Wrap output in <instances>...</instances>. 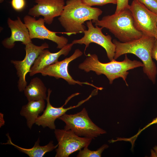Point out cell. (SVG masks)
<instances>
[{
  "instance_id": "obj_1",
  "label": "cell",
  "mask_w": 157,
  "mask_h": 157,
  "mask_svg": "<svg viewBox=\"0 0 157 157\" xmlns=\"http://www.w3.org/2000/svg\"><path fill=\"white\" fill-rule=\"evenodd\" d=\"M102 13L100 9L88 6L82 0H67L58 20L65 33L70 36L84 33L86 30L84 22L91 20L94 23Z\"/></svg>"
},
{
  "instance_id": "obj_2",
  "label": "cell",
  "mask_w": 157,
  "mask_h": 157,
  "mask_svg": "<svg viewBox=\"0 0 157 157\" xmlns=\"http://www.w3.org/2000/svg\"><path fill=\"white\" fill-rule=\"evenodd\" d=\"M156 39L154 37L143 35L140 38L126 42L114 39L115 46L114 59L127 53L133 54L142 61L143 72L154 84H155L157 74L156 64L152 60V51Z\"/></svg>"
},
{
  "instance_id": "obj_3",
  "label": "cell",
  "mask_w": 157,
  "mask_h": 157,
  "mask_svg": "<svg viewBox=\"0 0 157 157\" xmlns=\"http://www.w3.org/2000/svg\"><path fill=\"white\" fill-rule=\"evenodd\" d=\"M87 56L84 61L79 65V68L87 72L92 71L98 75H104L110 84L115 79L121 78L128 86L126 80L129 74L128 71L144 66L142 63L140 61L130 60L126 54H125L124 59L122 61H117L113 59L106 63L100 62L96 54L89 53Z\"/></svg>"
},
{
  "instance_id": "obj_4",
  "label": "cell",
  "mask_w": 157,
  "mask_h": 157,
  "mask_svg": "<svg viewBox=\"0 0 157 157\" xmlns=\"http://www.w3.org/2000/svg\"><path fill=\"white\" fill-rule=\"evenodd\" d=\"M95 26L105 28L122 42L142 37V33L135 28L131 13L129 9L118 14L105 16L94 23Z\"/></svg>"
},
{
  "instance_id": "obj_5",
  "label": "cell",
  "mask_w": 157,
  "mask_h": 157,
  "mask_svg": "<svg viewBox=\"0 0 157 157\" xmlns=\"http://www.w3.org/2000/svg\"><path fill=\"white\" fill-rule=\"evenodd\" d=\"M58 119L65 123L64 129L70 130L79 136L94 139L101 135L107 133L93 122L85 108L76 114H67L65 113Z\"/></svg>"
},
{
  "instance_id": "obj_6",
  "label": "cell",
  "mask_w": 157,
  "mask_h": 157,
  "mask_svg": "<svg viewBox=\"0 0 157 157\" xmlns=\"http://www.w3.org/2000/svg\"><path fill=\"white\" fill-rule=\"evenodd\" d=\"M54 133L58 142L55 157H68L74 152L88 147L92 139L80 137L70 130L56 129Z\"/></svg>"
},
{
  "instance_id": "obj_7",
  "label": "cell",
  "mask_w": 157,
  "mask_h": 157,
  "mask_svg": "<svg viewBox=\"0 0 157 157\" xmlns=\"http://www.w3.org/2000/svg\"><path fill=\"white\" fill-rule=\"evenodd\" d=\"M129 9L132 14L136 28L143 35L154 37L157 15L136 0H133Z\"/></svg>"
},
{
  "instance_id": "obj_8",
  "label": "cell",
  "mask_w": 157,
  "mask_h": 157,
  "mask_svg": "<svg viewBox=\"0 0 157 157\" xmlns=\"http://www.w3.org/2000/svg\"><path fill=\"white\" fill-rule=\"evenodd\" d=\"M88 30L84 32V35L81 39L75 40L72 43L74 44H84L85 45L84 53L89 44L91 43L97 44L102 47L105 50L107 56L110 61L114 59L115 56V46L112 41L110 35H105L102 33V27L98 26L95 27L93 25L92 21H86Z\"/></svg>"
},
{
  "instance_id": "obj_9",
  "label": "cell",
  "mask_w": 157,
  "mask_h": 157,
  "mask_svg": "<svg viewBox=\"0 0 157 157\" xmlns=\"http://www.w3.org/2000/svg\"><path fill=\"white\" fill-rule=\"evenodd\" d=\"M49 48L48 43L44 42L40 46H37L32 42L25 45L26 55L23 60H12L11 63L14 66L16 74L19 78L17 87L20 92L24 91L27 85L26 76L29 73L35 59L42 51Z\"/></svg>"
},
{
  "instance_id": "obj_10",
  "label": "cell",
  "mask_w": 157,
  "mask_h": 157,
  "mask_svg": "<svg viewBox=\"0 0 157 157\" xmlns=\"http://www.w3.org/2000/svg\"><path fill=\"white\" fill-rule=\"evenodd\" d=\"M52 90L49 88L47 90V95L46 100L47 102L46 108L44 110L42 114L38 117L36 121L35 124L38 126H41L43 128L48 127L52 130H55L56 126L55 121L57 119L66 113L67 111L71 109L78 107L85 102L88 100L92 97L97 94L96 91L93 90L89 96L85 99L79 102L76 105L64 108V106L66 105L68 101L72 97L75 96L73 94L66 100L63 105L59 107H55L51 104L50 101V97Z\"/></svg>"
},
{
  "instance_id": "obj_11",
  "label": "cell",
  "mask_w": 157,
  "mask_h": 157,
  "mask_svg": "<svg viewBox=\"0 0 157 157\" xmlns=\"http://www.w3.org/2000/svg\"><path fill=\"white\" fill-rule=\"evenodd\" d=\"M24 23L28 28L31 38L42 40L47 39L55 43L57 49H61L67 44L68 40L63 36H59L56 32L47 28L44 25L43 18L36 19L35 17L30 15L24 17Z\"/></svg>"
},
{
  "instance_id": "obj_12",
  "label": "cell",
  "mask_w": 157,
  "mask_h": 157,
  "mask_svg": "<svg viewBox=\"0 0 157 157\" xmlns=\"http://www.w3.org/2000/svg\"><path fill=\"white\" fill-rule=\"evenodd\" d=\"M82 54V52L80 49H77L73 54L69 57L45 67L40 71V73L44 76H48L53 77L57 79L63 78L70 85L78 84L81 86L83 84L88 85L101 90L102 88L97 87L87 82H81L76 81L69 74L68 70L69 64L71 61L81 56Z\"/></svg>"
},
{
  "instance_id": "obj_13",
  "label": "cell",
  "mask_w": 157,
  "mask_h": 157,
  "mask_svg": "<svg viewBox=\"0 0 157 157\" xmlns=\"http://www.w3.org/2000/svg\"><path fill=\"white\" fill-rule=\"evenodd\" d=\"M36 4L31 8L28 15L33 17H43L45 23L51 25L54 18L60 16L65 3L64 0H35Z\"/></svg>"
},
{
  "instance_id": "obj_14",
  "label": "cell",
  "mask_w": 157,
  "mask_h": 157,
  "mask_svg": "<svg viewBox=\"0 0 157 157\" xmlns=\"http://www.w3.org/2000/svg\"><path fill=\"white\" fill-rule=\"evenodd\" d=\"M7 23L10 30L11 34L9 37L4 39L2 41V44L5 48L8 49L13 48L16 42H21L25 45L32 42L28 30L19 17H17L15 20L8 17Z\"/></svg>"
},
{
  "instance_id": "obj_15",
  "label": "cell",
  "mask_w": 157,
  "mask_h": 157,
  "mask_svg": "<svg viewBox=\"0 0 157 157\" xmlns=\"http://www.w3.org/2000/svg\"><path fill=\"white\" fill-rule=\"evenodd\" d=\"M74 44H67L59 51L51 53L48 49H45L40 53L35 59L29 72L32 76L38 73L45 67L54 63L58 61L59 58L62 55L67 56L71 50Z\"/></svg>"
},
{
  "instance_id": "obj_16",
  "label": "cell",
  "mask_w": 157,
  "mask_h": 157,
  "mask_svg": "<svg viewBox=\"0 0 157 157\" xmlns=\"http://www.w3.org/2000/svg\"><path fill=\"white\" fill-rule=\"evenodd\" d=\"M45 107L44 100L28 101L27 104L22 107L20 115L26 118L27 125L29 129H31L39 114L44 111Z\"/></svg>"
},
{
  "instance_id": "obj_17",
  "label": "cell",
  "mask_w": 157,
  "mask_h": 157,
  "mask_svg": "<svg viewBox=\"0 0 157 157\" xmlns=\"http://www.w3.org/2000/svg\"><path fill=\"white\" fill-rule=\"evenodd\" d=\"M8 140L5 143L3 144H10L13 146L20 152L27 155L30 157H42L47 152L52 151L58 146V144L55 145L53 141H51L47 145L41 146L40 145V140L38 138L37 140L35 142L34 146L31 148L26 149L19 147L14 144L11 141L9 134H6Z\"/></svg>"
},
{
  "instance_id": "obj_18",
  "label": "cell",
  "mask_w": 157,
  "mask_h": 157,
  "mask_svg": "<svg viewBox=\"0 0 157 157\" xmlns=\"http://www.w3.org/2000/svg\"><path fill=\"white\" fill-rule=\"evenodd\" d=\"M24 91L28 101L45 100L47 97V88L41 79L38 77L32 79Z\"/></svg>"
},
{
  "instance_id": "obj_19",
  "label": "cell",
  "mask_w": 157,
  "mask_h": 157,
  "mask_svg": "<svg viewBox=\"0 0 157 157\" xmlns=\"http://www.w3.org/2000/svg\"><path fill=\"white\" fill-rule=\"evenodd\" d=\"M109 147L107 144H104L96 151H91L88 148V146L83 148V149L79 151L77 155V157H100L102 152Z\"/></svg>"
},
{
  "instance_id": "obj_20",
  "label": "cell",
  "mask_w": 157,
  "mask_h": 157,
  "mask_svg": "<svg viewBox=\"0 0 157 157\" xmlns=\"http://www.w3.org/2000/svg\"><path fill=\"white\" fill-rule=\"evenodd\" d=\"M86 5L91 7L94 6H102L108 3L117 4L116 0H82Z\"/></svg>"
},
{
  "instance_id": "obj_21",
  "label": "cell",
  "mask_w": 157,
  "mask_h": 157,
  "mask_svg": "<svg viewBox=\"0 0 157 157\" xmlns=\"http://www.w3.org/2000/svg\"><path fill=\"white\" fill-rule=\"evenodd\" d=\"M136 0L143 4L150 11L157 15V0Z\"/></svg>"
},
{
  "instance_id": "obj_22",
  "label": "cell",
  "mask_w": 157,
  "mask_h": 157,
  "mask_svg": "<svg viewBox=\"0 0 157 157\" xmlns=\"http://www.w3.org/2000/svg\"><path fill=\"white\" fill-rule=\"evenodd\" d=\"M117 7L115 13L118 14L125 10L129 9V0H116Z\"/></svg>"
},
{
  "instance_id": "obj_23",
  "label": "cell",
  "mask_w": 157,
  "mask_h": 157,
  "mask_svg": "<svg viewBox=\"0 0 157 157\" xmlns=\"http://www.w3.org/2000/svg\"><path fill=\"white\" fill-rule=\"evenodd\" d=\"M11 5L15 11H20L22 10L26 5L25 0H12Z\"/></svg>"
},
{
  "instance_id": "obj_24",
  "label": "cell",
  "mask_w": 157,
  "mask_h": 157,
  "mask_svg": "<svg viewBox=\"0 0 157 157\" xmlns=\"http://www.w3.org/2000/svg\"><path fill=\"white\" fill-rule=\"evenodd\" d=\"M157 124V117L156 118L153 119V120L150 123H149L145 126L142 129H139L138 132L135 135H134V136L136 138H137L138 136L140 134V133L144 130L146 128H147L148 127H149L150 126L154 124Z\"/></svg>"
},
{
  "instance_id": "obj_25",
  "label": "cell",
  "mask_w": 157,
  "mask_h": 157,
  "mask_svg": "<svg viewBox=\"0 0 157 157\" xmlns=\"http://www.w3.org/2000/svg\"><path fill=\"white\" fill-rule=\"evenodd\" d=\"M152 57L157 61V40H155L152 51Z\"/></svg>"
},
{
  "instance_id": "obj_26",
  "label": "cell",
  "mask_w": 157,
  "mask_h": 157,
  "mask_svg": "<svg viewBox=\"0 0 157 157\" xmlns=\"http://www.w3.org/2000/svg\"><path fill=\"white\" fill-rule=\"evenodd\" d=\"M151 157H157V146L156 145L153 148V149L151 150Z\"/></svg>"
},
{
  "instance_id": "obj_27",
  "label": "cell",
  "mask_w": 157,
  "mask_h": 157,
  "mask_svg": "<svg viewBox=\"0 0 157 157\" xmlns=\"http://www.w3.org/2000/svg\"><path fill=\"white\" fill-rule=\"evenodd\" d=\"M154 37L157 40V23H156V31L155 36Z\"/></svg>"
},
{
  "instance_id": "obj_28",
  "label": "cell",
  "mask_w": 157,
  "mask_h": 157,
  "mask_svg": "<svg viewBox=\"0 0 157 157\" xmlns=\"http://www.w3.org/2000/svg\"><path fill=\"white\" fill-rule=\"evenodd\" d=\"M4 1V0H0V3H2Z\"/></svg>"
}]
</instances>
